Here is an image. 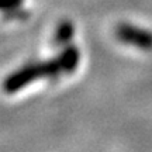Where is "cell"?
I'll return each instance as SVG.
<instances>
[{
    "mask_svg": "<svg viewBox=\"0 0 152 152\" xmlns=\"http://www.w3.org/2000/svg\"><path fill=\"white\" fill-rule=\"evenodd\" d=\"M61 73H66L64 62L58 55L56 58L45 62H37L30 64L14 71L7 76L3 82V90L6 93H17L27 85H31L33 82L42 79V77H54Z\"/></svg>",
    "mask_w": 152,
    "mask_h": 152,
    "instance_id": "1",
    "label": "cell"
},
{
    "mask_svg": "<svg viewBox=\"0 0 152 152\" xmlns=\"http://www.w3.org/2000/svg\"><path fill=\"white\" fill-rule=\"evenodd\" d=\"M115 38L123 44L135 47L141 51H152V31L132 26L130 23H120L114 28Z\"/></svg>",
    "mask_w": 152,
    "mask_h": 152,
    "instance_id": "2",
    "label": "cell"
},
{
    "mask_svg": "<svg viewBox=\"0 0 152 152\" xmlns=\"http://www.w3.org/2000/svg\"><path fill=\"white\" fill-rule=\"evenodd\" d=\"M75 35V26L71 20H62L58 24L54 34V42L56 45H68Z\"/></svg>",
    "mask_w": 152,
    "mask_h": 152,
    "instance_id": "3",
    "label": "cell"
},
{
    "mask_svg": "<svg viewBox=\"0 0 152 152\" xmlns=\"http://www.w3.org/2000/svg\"><path fill=\"white\" fill-rule=\"evenodd\" d=\"M24 0H0V10L3 11H13L20 9Z\"/></svg>",
    "mask_w": 152,
    "mask_h": 152,
    "instance_id": "4",
    "label": "cell"
}]
</instances>
